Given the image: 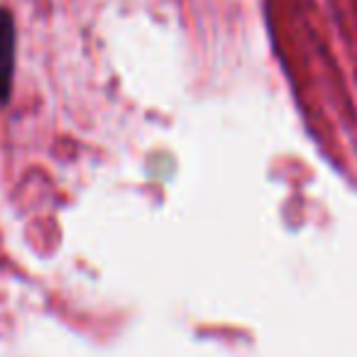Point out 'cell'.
Wrapping results in <instances>:
<instances>
[{"label": "cell", "instance_id": "obj_1", "mask_svg": "<svg viewBox=\"0 0 357 357\" xmlns=\"http://www.w3.org/2000/svg\"><path fill=\"white\" fill-rule=\"evenodd\" d=\"M15 76V20L0 8V103H8Z\"/></svg>", "mask_w": 357, "mask_h": 357}]
</instances>
